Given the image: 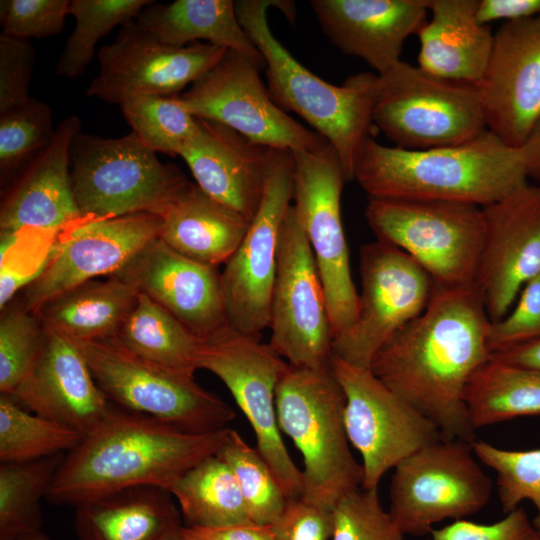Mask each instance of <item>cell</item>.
Here are the masks:
<instances>
[{
  "instance_id": "9c48e42d",
  "label": "cell",
  "mask_w": 540,
  "mask_h": 540,
  "mask_svg": "<svg viewBox=\"0 0 540 540\" xmlns=\"http://www.w3.org/2000/svg\"><path fill=\"white\" fill-rule=\"evenodd\" d=\"M74 340L99 388L123 409L195 434L221 430L235 418L234 410L193 374L148 362L111 340Z\"/></svg>"
},
{
  "instance_id": "60d3db41",
  "label": "cell",
  "mask_w": 540,
  "mask_h": 540,
  "mask_svg": "<svg viewBox=\"0 0 540 540\" xmlns=\"http://www.w3.org/2000/svg\"><path fill=\"white\" fill-rule=\"evenodd\" d=\"M51 107L36 98L0 114V174L4 181L44 149L55 134Z\"/></svg>"
},
{
  "instance_id": "d4e9b609",
  "label": "cell",
  "mask_w": 540,
  "mask_h": 540,
  "mask_svg": "<svg viewBox=\"0 0 540 540\" xmlns=\"http://www.w3.org/2000/svg\"><path fill=\"white\" fill-rule=\"evenodd\" d=\"M322 31L377 75L401 61L403 45L426 21L429 0H312Z\"/></svg>"
},
{
  "instance_id": "4fadbf2b",
  "label": "cell",
  "mask_w": 540,
  "mask_h": 540,
  "mask_svg": "<svg viewBox=\"0 0 540 540\" xmlns=\"http://www.w3.org/2000/svg\"><path fill=\"white\" fill-rule=\"evenodd\" d=\"M268 329V344L289 365L331 367L333 335L325 293L293 205L280 229Z\"/></svg>"
},
{
  "instance_id": "6da1fadb",
  "label": "cell",
  "mask_w": 540,
  "mask_h": 540,
  "mask_svg": "<svg viewBox=\"0 0 540 540\" xmlns=\"http://www.w3.org/2000/svg\"><path fill=\"white\" fill-rule=\"evenodd\" d=\"M489 323L475 285L434 286L425 310L379 350L370 369L443 439L472 442L464 395L473 373L490 357Z\"/></svg>"
},
{
  "instance_id": "7a4b0ae2",
  "label": "cell",
  "mask_w": 540,
  "mask_h": 540,
  "mask_svg": "<svg viewBox=\"0 0 540 540\" xmlns=\"http://www.w3.org/2000/svg\"><path fill=\"white\" fill-rule=\"evenodd\" d=\"M230 429L189 433L112 405L64 456L46 498L52 504L76 507L131 487L169 491L193 466L218 452Z\"/></svg>"
},
{
  "instance_id": "f907efd6",
  "label": "cell",
  "mask_w": 540,
  "mask_h": 540,
  "mask_svg": "<svg viewBox=\"0 0 540 540\" xmlns=\"http://www.w3.org/2000/svg\"><path fill=\"white\" fill-rule=\"evenodd\" d=\"M540 15V0H478L476 18L482 25Z\"/></svg>"
},
{
  "instance_id": "cb8c5ba5",
  "label": "cell",
  "mask_w": 540,
  "mask_h": 540,
  "mask_svg": "<svg viewBox=\"0 0 540 540\" xmlns=\"http://www.w3.org/2000/svg\"><path fill=\"white\" fill-rule=\"evenodd\" d=\"M197 120V132L180 157L205 193L252 220L277 149L255 143L224 124Z\"/></svg>"
},
{
  "instance_id": "7402d4cb",
  "label": "cell",
  "mask_w": 540,
  "mask_h": 540,
  "mask_svg": "<svg viewBox=\"0 0 540 540\" xmlns=\"http://www.w3.org/2000/svg\"><path fill=\"white\" fill-rule=\"evenodd\" d=\"M113 275L133 285L200 339L228 325L217 267L179 254L158 237Z\"/></svg>"
},
{
  "instance_id": "816d5d0a",
  "label": "cell",
  "mask_w": 540,
  "mask_h": 540,
  "mask_svg": "<svg viewBox=\"0 0 540 540\" xmlns=\"http://www.w3.org/2000/svg\"><path fill=\"white\" fill-rule=\"evenodd\" d=\"M490 356L540 371V338L491 353Z\"/></svg>"
},
{
  "instance_id": "e575fe53",
  "label": "cell",
  "mask_w": 540,
  "mask_h": 540,
  "mask_svg": "<svg viewBox=\"0 0 540 540\" xmlns=\"http://www.w3.org/2000/svg\"><path fill=\"white\" fill-rule=\"evenodd\" d=\"M62 454L0 464V540H21L42 531L41 500L47 497Z\"/></svg>"
},
{
  "instance_id": "b9f144b4",
  "label": "cell",
  "mask_w": 540,
  "mask_h": 540,
  "mask_svg": "<svg viewBox=\"0 0 540 540\" xmlns=\"http://www.w3.org/2000/svg\"><path fill=\"white\" fill-rule=\"evenodd\" d=\"M0 320V391L11 396L32 370L42 349L45 328L22 306L3 309Z\"/></svg>"
},
{
  "instance_id": "52a82bcc",
  "label": "cell",
  "mask_w": 540,
  "mask_h": 540,
  "mask_svg": "<svg viewBox=\"0 0 540 540\" xmlns=\"http://www.w3.org/2000/svg\"><path fill=\"white\" fill-rule=\"evenodd\" d=\"M365 217L377 240L407 253L429 274L434 286L475 285L485 239L480 206L369 198Z\"/></svg>"
},
{
  "instance_id": "484cf974",
  "label": "cell",
  "mask_w": 540,
  "mask_h": 540,
  "mask_svg": "<svg viewBox=\"0 0 540 540\" xmlns=\"http://www.w3.org/2000/svg\"><path fill=\"white\" fill-rule=\"evenodd\" d=\"M80 128L76 115L67 116L51 142L27 163L1 203V231L55 232L82 223L70 170L72 144Z\"/></svg>"
},
{
  "instance_id": "8992f818",
  "label": "cell",
  "mask_w": 540,
  "mask_h": 540,
  "mask_svg": "<svg viewBox=\"0 0 540 540\" xmlns=\"http://www.w3.org/2000/svg\"><path fill=\"white\" fill-rule=\"evenodd\" d=\"M71 181L82 223L139 212L160 215L190 182L132 131L118 138L80 132L71 149Z\"/></svg>"
},
{
  "instance_id": "f35d334b",
  "label": "cell",
  "mask_w": 540,
  "mask_h": 540,
  "mask_svg": "<svg viewBox=\"0 0 540 540\" xmlns=\"http://www.w3.org/2000/svg\"><path fill=\"white\" fill-rule=\"evenodd\" d=\"M231 469L242 494L249 521L271 525L288 499L271 468L257 448L234 429L216 453Z\"/></svg>"
},
{
  "instance_id": "e0dca14e",
  "label": "cell",
  "mask_w": 540,
  "mask_h": 540,
  "mask_svg": "<svg viewBox=\"0 0 540 540\" xmlns=\"http://www.w3.org/2000/svg\"><path fill=\"white\" fill-rule=\"evenodd\" d=\"M259 70L249 59L227 50L179 95L180 100L194 117L224 124L271 148L314 151L329 143L272 100Z\"/></svg>"
},
{
  "instance_id": "f5cc1de1",
  "label": "cell",
  "mask_w": 540,
  "mask_h": 540,
  "mask_svg": "<svg viewBox=\"0 0 540 540\" xmlns=\"http://www.w3.org/2000/svg\"><path fill=\"white\" fill-rule=\"evenodd\" d=\"M36 277L35 272L28 275L19 273L6 264L1 265L0 273V308L7 307L19 289L28 286Z\"/></svg>"
},
{
  "instance_id": "44dd1931",
  "label": "cell",
  "mask_w": 540,
  "mask_h": 540,
  "mask_svg": "<svg viewBox=\"0 0 540 540\" xmlns=\"http://www.w3.org/2000/svg\"><path fill=\"white\" fill-rule=\"evenodd\" d=\"M477 88L487 130L520 148L540 119V15L500 25Z\"/></svg>"
},
{
  "instance_id": "6f0895ef",
  "label": "cell",
  "mask_w": 540,
  "mask_h": 540,
  "mask_svg": "<svg viewBox=\"0 0 540 540\" xmlns=\"http://www.w3.org/2000/svg\"><path fill=\"white\" fill-rule=\"evenodd\" d=\"M21 540H51L43 531L32 533L23 537Z\"/></svg>"
},
{
  "instance_id": "c3c4849f",
  "label": "cell",
  "mask_w": 540,
  "mask_h": 540,
  "mask_svg": "<svg viewBox=\"0 0 540 540\" xmlns=\"http://www.w3.org/2000/svg\"><path fill=\"white\" fill-rule=\"evenodd\" d=\"M271 526L273 540H330L332 514L302 497L290 499Z\"/></svg>"
},
{
  "instance_id": "ffe728a7",
  "label": "cell",
  "mask_w": 540,
  "mask_h": 540,
  "mask_svg": "<svg viewBox=\"0 0 540 540\" xmlns=\"http://www.w3.org/2000/svg\"><path fill=\"white\" fill-rule=\"evenodd\" d=\"M482 208L485 239L475 287L490 322L503 318L540 275V186L526 184Z\"/></svg>"
},
{
  "instance_id": "11a10c76",
  "label": "cell",
  "mask_w": 540,
  "mask_h": 540,
  "mask_svg": "<svg viewBox=\"0 0 540 540\" xmlns=\"http://www.w3.org/2000/svg\"><path fill=\"white\" fill-rule=\"evenodd\" d=\"M19 234L20 233L1 231L0 263L4 262L8 251L17 243Z\"/></svg>"
},
{
  "instance_id": "7dc6e473",
  "label": "cell",
  "mask_w": 540,
  "mask_h": 540,
  "mask_svg": "<svg viewBox=\"0 0 540 540\" xmlns=\"http://www.w3.org/2000/svg\"><path fill=\"white\" fill-rule=\"evenodd\" d=\"M427 540H540V531L526 511L518 507L489 524L467 519L453 521L434 528Z\"/></svg>"
},
{
  "instance_id": "bcb514c9",
  "label": "cell",
  "mask_w": 540,
  "mask_h": 540,
  "mask_svg": "<svg viewBox=\"0 0 540 540\" xmlns=\"http://www.w3.org/2000/svg\"><path fill=\"white\" fill-rule=\"evenodd\" d=\"M35 51L26 39L0 35V114L27 102Z\"/></svg>"
},
{
  "instance_id": "5bb4252c",
  "label": "cell",
  "mask_w": 540,
  "mask_h": 540,
  "mask_svg": "<svg viewBox=\"0 0 540 540\" xmlns=\"http://www.w3.org/2000/svg\"><path fill=\"white\" fill-rule=\"evenodd\" d=\"M331 369L344 396L347 438L361 456L364 489L418 450L443 439L438 428L377 378L370 368L333 355Z\"/></svg>"
},
{
  "instance_id": "d6986e66",
  "label": "cell",
  "mask_w": 540,
  "mask_h": 540,
  "mask_svg": "<svg viewBox=\"0 0 540 540\" xmlns=\"http://www.w3.org/2000/svg\"><path fill=\"white\" fill-rule=\"evenodd\" d=\"M161 224L160 215L139 212L69 228L35 269L37 276L25 287L23 305L35 313L79 284L115 274L159 236Z\"/></svg>"
},
{
  "instance_id": "83f0119b",
  "label": "cell",
  "mask_w": 540,
  "mask_h": 540,
  "mask_svg": "<svg viewBox=\"0 0 540 540\" xmlns=\"http://www.w3.org/2000/svg\"><path fill=\"white\" fill-rule=\"evenodd\" d=\"M158 238L179 254L218 267L244 239L251 220L215 200L197 184L186 187L160 214Z\"/></svg>"
},
{
  "instance_id": "5b68a950",
  "label": "cell",
  "mask_w": 540,
  "mask_h": 540,
  "mask_svg": "<svg viewBox=\"0 0 540 540\" xmlns=\"http://www.w3.org/2000/svg\"><path fill=\"white\" fill-rule=\"evenodd\" d=\"M345 396L331 367L288 364L276 389L281 433L303 458V496L332 511L344 496L362 488L363 469L354 458L344 426Z\"/></svg>"
},
{
  "instance_id": "f546056e",
  "label": "cell",
  "mask_w": 540,
  "mask_h": 540,
  "mask_svg": "<svg viewBox=\"0 0 540 540\" xmlns=\"http://www.w3.org/2000/svg\"><path fill=\"white\" fill-rule=\"evenodd\" d=\"M135 22L162 43L183 47L199 40L239 53L259 68L265 60L241 26L232 0L155 1Z\"/></svg>"
},
{
  "instance_id": "7c38bea8",
  "label": "cell",
  "mask_w": 540,
  "mask_h": 540,
  "mask_svg": "<svg viewBox=\"0 0 540 540\" xmlns=\"http://www.w3.org/2000/svg\"><path fill=\"white\" fill-rule=\"evenodd\" d=\"M292 154L293 207L316 261L334 340L352 327L360 307L341 216V195L347 179L330 143L318 150H296Z\"/></svg>"
},
{
  "instance_id": "603a6c76",
  "label": "cell",
  "mask_w": 540,
  "mask_h": 540,
  "mask_svg": "<svg viewBox=\"0 0 540 540\" xmlns=\"http://www.w3.org/2000/svg\"><path fill=\"white\" fill-rule=\"evenodd\" d=\"M44 328L40 354L11 397L31 412L85 436L107 416L112 404L94 380L75 340Z\"/></svg>"
},
{
  "instance_id": "4dcf8cb0",
  "label": "cell",
  "mask_w": 540,
  "mask_h": 540,
  "mask_svg": "<svg viewBox=\"0 0 540 540\" xmlns=\"http://www.w3.org/2000/svg\"><path fill=\"white\" fill-rule=\"evenodd\" d=\"M139 292L111 275L107 280L79 284L42 305L35 312L44 327L76 340L113 339L134 308Z\"/></svg>"
},
{
  "instance_id": "681fc988",
  "label": "cell",
  "mask_w": 540,
  "mask_h": 540,
  "mask_svg": "<svg viewBox=\"0 0 540 540\" xmlns=\"http://www.w3.org/2000/svg\"><path fill=\"white\" fill-rule=\"evenodd\" d=\"M185 540H273L271 525L245 521L217 527H188L181 529Z\"/></svg>"
},
{
  "instance_id": "9a60e30c",
  "label": "cell",
  "mask_w": 540,
  "mask_h": 540,
  "mask_svg": "<svg viewBox=\"0 0 540 540\" xmlns=\"http://www.w3.org/2000/svg\"><path fill=\"white\" fill-rule=\"evenodd\" d=\"M361 292L355 323L333 340V355L370 368L379 350L428 305L434 284L403 250L377 240L360 248Z\"/></svg>"
},
{
  "instance_id": "ba28073f",
  "label": "cell",
  "mask_w": 540,
  "mask_h": 540,
  "mask_svg": "<svg viewBox=\"0 0 540 540\" xmlns=\"http://www.w3.org/2000/svg\"><path fill=\"white\" fill-rule=\"evenodd\" d=\"M372 121L393 146L408 150L461 144L487 129L476 86L402 60L378 75Z\"/></svg>"
},
{
  "instance_id": "74e56055",
  "label": "cell",
  "mask_w": 540,
  "mask_h": 540,
  "mask_svg": "<svg viewBox=\"0 0 540 540\" xmlns=\"http://www.w3.org/2000/svg\"><path fill=\"white\" fill-rule=\"evenodd\" d=\"M119 106L132 132L156 153L180 156L198 129L178 94L133 96Z\"/></svg>"
},
{
  "instance_id": "7bdbcfd3",
  "label": "cell",
  "mask_w": 540,
  "mask_h": 540,
  "mask_svg": "<svg viewBox=\"0 0 540 540\" xmlns=\"http://www.w3.org/2000/svg\"><path fill=\"white\" fill-rule=\"evenodd\" d=\"M330 540H405L378 495V489L360 488L334 506Z\"/></svg>"
},
{
  "instance_id": "8d00e7d4",
  "label": "cell",
  "mask_w": 540,
  "mask_h": 540,
  "mask_svg": "<svg viewBox=\"0 0 540 540\" xmlns=\"http://www.w3.org/2000/svg\"><path fill=\"white\" fill-rule=\"evenodd\" d=\"M154 0H72L70 15L75 27L60 55L55 73L75 78L83 74L95 53L97 42L116 26L136 19Z\"/></svg>"
},
{
  "instance_id": "9f6ffc18",
  "label": "cell",
  "mask_w": 540,
  "mask_h": 540,
  "mask_svg": "<svg viewBox=\"0 0 540 540\" xmlns=\"http://www.w3.org/2000/svg\"><path fill=\"white\" fill-rule=\"evenodd\" d=\"M183 527V526H182ZM181 528L177 529V530H174L168 534H166L165 536H163L161 539L159 540H185L182 536V533H181Z\"/></svg>"
},
{
  "instance_id": "2e32d148",
  "label": "cell",
  "mask_w": 540,
  "mask_h": 540,
  "mask_svg": "<svg viewBox=\"0 0 540 540\" xmlns=\"http://www.w3.org/2000/svg\"><path fill=\"white\" fill-rule=\"evenodd\" d=\"M293 170L292 151L277 149L261 204L220 273L228 325L260 339L269 328L280 229L293 200Z\"/></svg>"
},
{
  "instance_id": "d590c367",
  "label": "cell",
  "mask_w": 540,
  "mask_h": 540,
  "mask_svg": "<svg viewBox=\"0 0 540 540\" xmlns=\"http://www.w3.org/2000/svg\"><path fill=\"white\" fill-rule=\"evenodd\" d=\"M83 436L73 428L27 411L11 396H0V461L27 462L74 449Z\"/></svg>"
},
{
  "instance_id": "3957f363",
  "label": "cell",
  "mask_w": 540,
  "mask_h": 540,
  "mask_svg": "<svg viewBox=\"0 0 540 540\" xmlns=\"http://www.w3.org/2000/svg\"><path fill=\"white\" fill-rule=\"evenodd\" d=\"M521 148L489 130L456 145L422 150L386 146L369 137L354 180L369 198L474 204L498 201L528 184Z\"/></svg>"
},
{
  "instance_id": "ab89813d",
  "label": "cell",
  "mask_w": 540,
  "mask_h": 540,
  "mask_svg": "<svg viewBox=\"0 0 540 540\" xmlns=\"http://www.w3.org/2000/svg\"><path fill=\"white\" fill-rule=\"evenodd\" d=\"M480 463L496 473V488L504 513L519 507L524 500L536 509L532 519L540 531V448L509 450L482 440L472 441Z\"/></svg>"
},
{
  "instance_id": "ac0fdd59",
  "label": "cell",
  "mask_w": 540,
  "mask_h": 540,
  "mask_svg": "<svg viewBox=\"0 0 540 540\" xmlns=\"http://www.w3.org/2000/svg\"><path fill=\"white\" fill-rule=\"evenodd\" d=\"M226 51L202 42L183 47L167 45L132 20L98 52L99 72L86 95L118 105L138 95H177Z\"/></svg>"
},
{
  "instance_id": "836d02e7",
  "label": "cell",
  "mask_w": 540,
  "mask_h": 540,
  "mask_svg": "<svg viewBox=\"0 0 540 540\" xmlns=\"http://www.w3.org/2000/svg\"><path fill=\"white\" fill-rule=\"evenodd\" d=\"M169 492L188 527H217L249 521L235 476L216 454L188 470Z\"/></svg>"
},
{
  "instance_id": "d6a6232c",
  "label": "cell",
  "mask_w": 540,
  "mask_h": 540,
  "mask_svg": "<svg viewBox=\"0 0 540 540\" xmlns=\"http://www.w3.org/2000/svg\"><path fill=\"white\" fill-rule=\"evenodd\" d=\"M111 341L158 366L188 374L197 370L201 339L142 293Z\"/></svg>"
},
{
  "instance_id": "4316f807",
  "label": "cell",
  "mask_w": 540,
  "mask_h": 540,
  "mask_svg": "<svg viewBox=\"0 0 540 540\" xmlns=\"http://www.w3.org/2000/svg\"><path fill=\"white\" fill-rule=\"evenodd\" d=\"M478 0H429L430 20L419 29L418 67L450 81L478 86L494 34L476 18Z\"/></svg>"
},
{
  "instance_id": "1f68e13d",
  "label": "cell",
  "mask_w": 540,
  "mask_h": 540,
  "mask_svg": "<svg viewBox=\"0 0 540 540\" xmlns=\"http://www.w3.org/2000/svg\"><path fill=\"white\" fill-rule=\"evenodd\" d=\"M464 401L471 427L540 416V371L489 357L473 373Z\"/></svg>"
},
{
  "instance_id": "ee69618b",
  "label": "cell",
  "mask_w": 540,
  "mask_h": 540,
  "mask_svg": "<svg viewBox=\"0 0 540 540\" xmlns=\"http://www.w3.org/2000/svg\"><path fill=\"white\" fill-rule=\"evenodd\" d=\"M68 0H1L3 34L20 38H45L63 30L70 14Z\"/></svg>"
},
{
  "instance_id": "277c9868",
  "label": "cell",
  "mask_w": 540,
  "mask_h": 540,
  "mask_svg": "<svg viewBox=\"0 0 540 540\" xmlns=\"http://www.w3.org/2000/svg\"><path fill=\"white\" fill-rule=\"evenodd\" d=\"M271 6L287 18L295 12L291 1H235L241 26L265 60L268 92L281 109L295 112L334 147L347 181H352L371 137L378 75L362 72L334 85L313 74L271 32L267 20Z\"/></svg>"
},
{
  "instance_id": "30bf717a",
  "label": "cell",
  "mask_w": 540,
  "mask_h": 540,
  "mask_svg": "<svg viewBox=\"0 0 540 540\" xmlns=\"http://www.w3.org/2000/svg\"><path fill=\"white\" fill-rule=\"evenodd\" d=\"M196 363L197 369L210 371L227 387L287 499L301 498L302 470L286 448L276 411V389L288 363L260 338L229 325L201 339Z\"/></svg>"
},
{
  "instance_id": "8fae6325",
  "label": "cell",
  "mask_w": 540,
  "mask_h": 540,
  "mask_svg": "<svg viewBox=\"0 0 540 540\" xmlns=\"http://www.w3.org/2000/svg\"><path fill=\"white\" fill-rule=\"evenodd\" d=\"M491 493L492 481L472 442L441 439L393 469L388 512L405 535L426 536L441 521L479 512Z\"/></svg>"
},
{
  "instance_id": "f1b7e54d",
  "label": "cell",
  "mask_w": 540,
  "mask_h": 540,
  "mask_svg": "<svg viewBox=\"0 0 540 540\" xmlns=\"http://www.w3.org/2000/svg\"><path fill=\"white\" fill-rule=\"evenodd\" d=\"M75 508L78 540H159L182 527L173 496L155 486L123 489Z\"/></svg>"
},
{
  "instance_id": "db71d44e",
  "label": "cell",
  "mask_w": 540,
  "mask_h": 540,
  "mask_svg": "<svg viewBox=\"0 0 540 540\" xmlns=\"http://www.w3.org/2000/svg\"><path fill=\"white\" fill-rule=\"evenodd\" d=\"M520 148L523 153L528 178L540 184V119Z\"/></svg>"
},
{
  "instance_id": "f6af8a7d",
  "label": "cell",
  "mask_w": 540,
  "mask_h": 540,
  "mask_svg": "<svg viewBox=\"0 0 540 540\" xmlns=\"http://www.w3.org/2000/svg\"><path fill=\"white\" fill-rule=\"evenodd\" d=\"M540 338V275L524 285L515 306L490 322L487 345L491 353Z\"/></svg>"
}]
</instances>
